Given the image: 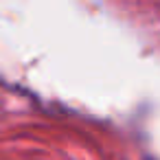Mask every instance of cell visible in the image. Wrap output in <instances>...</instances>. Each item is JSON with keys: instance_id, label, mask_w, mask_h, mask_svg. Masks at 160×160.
Returning <instances> with one entry per match:
<instances>
[]
</instances>
